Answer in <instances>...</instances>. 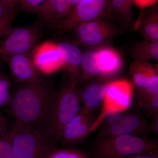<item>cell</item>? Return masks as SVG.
<instances>
[{
	"instance_id": "1",
	"label": "cell",
	"mask_w": 158,
	"mask_h": 158,
	"mask_svg": "<svg viewBox=\"0 0 158 158\" xmlns=\"http://www.w3.org/2000/svg\"><path fill=\"white\" fill-rule=\"evenodd\" d=\"M56 93L40 79L20 84L12 92L11 102L5 110L15 123L50 130Z\"/></svg>"
},
{
	"instance_id": "2",
	"label": "cell",
	"mask_w": 158,
	"mask_h": 158,
	"mask_svg": "<svg viewBox=\"0 0 158 158\" xmlns=\"http://www.w3.org/2000/svg\"><path fill=\"white\" fill-rule=\"evenodd\" d=\"M14 158H48L58 144L50 130L14 123L10 128Z\"/></svg>"
},
{
	"instance_id": "3",
	"label": "cell",
	"mask_w": 158,
	"mask_h": 158,
	"mask_svg": "<svg viewBox=\"0 0 158 158\" xmlns=\"http://www.w3.org/2000/svg\"><path fill=\"white\" fill-rule=\"evenodd\" d=\"M157 142L146 137L123 135L100 136L94 145V158H121L127 156L156 153Z\"/></svg>"
},
{
	"instance_id": "4",
	"label": "cell",
	"mask_w": 158,
	"mask_h": 158,
	"mask_svg": "<svg viewBox=\"0 0 158 158\" xmlns=\"http://www.w3.org/2000/svg\"><path fill=\"white\" fill-rule=\"evenodd\" d=\"M76 84L68 81L57 92L50 127L52 135L60 143L62 130L81 108V92Z\"/></svg>"
},
{
	"instance_id": "5",
	"label": "cell",
	"mask_w": 158,
	"mask_h": 158,
	"mask_svg": "<svg viewBox=\"0 0 158 158\" xmlns=\"http://www.w3.org/2000/svg\"><path fill=\"white\" fill-rule=\"evenodd\" d=\"M40 28L37 23L27 27L11 28L0 44V56L3 58L17 54L30 55L36 46Z\"/></svg>"
},
{
	"instance_id": "6",
	"label": "cell",
	"mask_w": 158,
	"mask_h": 158,
	"mask_svg": "<svg viewBox=\"0 0 158 158\" xmlns=\"http://www.w3.org/2000/svg\"><path fill=\"white\" fill-rule=\"evenodd\" d=\"M133 89V83L126 80H115L107 83L101 114L94 123L90 132L97 128L108 112L116 110L124 112L129 108L132 100Z\"/></svg>"
},
{
	"instance_id": "7",
	"label": "cell",
	"mask_w": 158,
	"mask_h": 158,
	"mask_svg": "<svg viewBox=\"0 0 158 158\" xmlns=\"http://www.w3.org/2000/svg\"><path fill=\"white\" fill-rule=\"evenodd\" d=\"M108 3V0H80L58 28L62 32H68L83 23L100 18L106 13Z\"/></svg>"
},
{
	"instance_id": "8",
	"label": "cell",
	"mask_w": 158,
	"mask_h": 158,
	"mask_svg": "<svg viewBox=\"0 0 158 158\" xmlns=\"http://www.w3.org/2000/svg\"><path fill=\"white\" fill-rule=\"evenodd\" d=\"M93 110L85 106L69 122L62 130L60 144L63 146L81 141L90 134V128L95 121Z\"/></svg>"
},
{
	"instance_id": "9",
	"label": "cell",
	"mask_w": 158,
	"mask_h": 158,
	"mask_svg": "<svg viewBox=\"0 0 158 158\" xmlns=\"http://www.w3.org/2000/svg\"><path fill=\"white\" fill-rule=\"evenodd\" d=\"M32 59L40 72L51 74L64 66L58 44L46 41L35 47L32 52Z\"/></svg>"
},
{
	"instance_id": "10",
	"label": "cell",
	"mask_w": 158,
	"mask_h": 158,
	"mask_svg": "<svg viewBox=\"0 0 158 158\" xmlns=\"http://www.w3.org/2000/svg\"><path fill=\"white\" fill-rule=\"evenodd\" d=\"M146 121L137 114H123L115 123L105 126L101 136H115L123 135L146 137L149 133Z\"/></svg>"
},
{
	"instance_id": "11",
	"label": "cell",
	"mask_w": 158,
	"mask_h": 158,
	"mask_svg": "<svg viewBox=\"0 0 158 158\" xmlns=\"http://www.w3.org/2000/svg\"><path fill=\"white\" fill-rule=\"evenodd\" d=\"M12 77L19 84L32 83L40 80V72L29 55L17 54L3 58Z\"/></svg>"
},
{
	"instance_id": "12",
	"label": "cell",
	"mask_w": 158,
	"mask_h": 158,
	"mask_svg": "<svg viewBox=\"0 0 158 158\" xmlns=\"http://www.w3.org/2000/svg\"><path fill=\"white\" fill-rule=\"evenodd\" d=\"M79 38L86 45H98L115 33L114 28L100 18L83 23L75 29Z\"/></svg>"
},
{
	"instance_id": "13",
	"label": "cell",
	"mask_w": 158,
	"mask_h": 158,
	"mask_svg": "<svg viewBox=\"0 0 158 158\" xmlns=\"http://www.w3.org/2000/svg\"><path fill=\"white\" fill-rule=\"evenodd\" d=\"M64 66L68 72L69 81L77 84L81 78L82 54L80 49L74 44L68 42L58 44Z\"/></svg>"
},
{
	"instance_id": "14",
	"label": "cell",
	"mask_w": 158,
	"mask_h": 158,
	"mask_svg": "<svg viewBox=\"0 0 158 158\" xmlns=\"http://www.w3.org/2000/svg\"><path fill=\"white\" fill-rule=\"evenodd\" d=\"M49 25L59 26L69 14L67 0H46L35 12Z\"/></svg>"
},
{
	"instance_id": "15",
	"label": "cell",
	"mask_w": 158,
	"mask_h": 158,
	"mask_svg": "<svg viewBox=\"0 0 158 158\" xmlns=\"http://www.w3.org/2000/svg\"><path fill=\"white\" fill-rule=\"evenodd\" d=\"M130 71L133 83L139 89H144L158 84L157 70L146 61L136 60Z\"/></svg>"
},
{
	"instance_id": "16",
	"label": "cell",
	"mask_w": 158,
	"mask_h": 158,
	"mask_svg": "<svg viewBox=\"0 0 158 158\" xmlns=\"http://www.w3.org/2000/svg\"><path fill=\"white\" fill-rule=\"evenodd\" d=\"M97 62L99 76L110 77L121 70L122 60L118 52L113 49L104 48L97 50Z\"/></svg>"
},
{
	"instance_id": "17",
	"label": "cell",
	"mask_w": 158,
	"mask_h": 158,
	"mask_svg": "<svg viewBox=\"0 0 158 158\" xmlns=\"http://www.w3.org/2000/svg\"><path fill=\"white\" fill-rule=\"evenodd\" d=\"M107 89V84L96 83L87 85L81 92L85 107L93 110L102 104Z\"/></svg>"
},
{
	"instance_id": "18",
	"label": "cell",
	"mask_w": 158,
	"mask_h": 158,
	"mask_svg": "<svg viewBox=\"0 0 158 158\" xmlns=\"http://www.w3.org/2000/svg\"><path fill=\"white\" fill-rule=\"evenodd\" d=\"M139 99L142 108L151 116L158 115V84L139 89Z\"/></svg>"
},
{
	"instance_id": "19",
	"label": "cell",
	"mask_w": 158,
	"mask_h": 158,
	"mask_svg": "<svg viewBox=\"0 0 158 158\" xmlns=\"http://www.w3.org/2000/svg\"><path fill=\"white\" fill-rule=\"evenodd\" d=\"M132 0H108L105 15L128 21L131 15Z\"/></svg>"
},
{
	"instance_id": "20",
	"label": "cell",
	"mask_w": 158,
	"mask_h": 158,
	"mask_svg": "<svg viewBox=\"0 0 158 158\" xmlns=\"http://www.w3.org/2000/svg\"><path fill=\"white\" fill-rule=\"evenodd\" d=\"M97 51L90 49L82 54L81 78L100 75L98 65Z\"/></svg>"
},
{
	"instance_id": "21",
	"label": "cell",
	"mask_w": 158,
	"mask_h": 158,
	"mask_svg": "<svg viewBox=\"0 0 158 158\" xmlns=\"http://www.w3.org/2000/svg\"><path fill=\"white\" fill-rule=\"evenodd\" d=\"M134 55L138 60L145 61L148 59H158V40L146 42L138 45L134 52Z\"/></svg>"
},
{
	"instance_id": "22",
	"label": "cell",
	"mask_w": 158,
	"mask_h": 158,
	"mask_svg": "<svg viewBox=\"0 0 158 158\" xmlns=\"http://www.w3.org/2000/svg\"><path fill=\"white\" fill-rule=\"evenodd\" d=\"M158 14L156 9H152L144 21L143 27L144 35L151 41L158 40Z\"/></svg>"
},
{
	"instance_id": "23",
	"label": "cell",
	"mask_w": 158,
	"mask_h": 158,
	"mask_svg": "<svg viewBox=\"0 0 158 158\" xmlns=\"http://www.w3.org/2000/svg\"><path fill=\"white\" fill-rule=\"evenodd\" d=\"M11 83L9 77L0 69V110L9 106L12 98Z\"/></svg>"
},
{
	"instance_id": "24",
	"label": "cell",
	"mask_w": 158,
	"mask_h": 158,
	"mask_svg": "<svg viewBox=\"0 0 158 158\" xmlns=\"http://www.w3.org/2000/svg\"><path fill=\"white\" fill-rule=\"evenodd\" d=\"M0 158H14L11 145L10 130L0 136Z\"/></svg>"
},
{
	"instance_id": "25",
	"label": "cell",
	"mask_w": 158,
	"mask_h": 158,
	"mask_svg": "<svg viewBox=\"0 0 158 158\" xmlns=\"http://www.w3.org/2000/svg\"><path fill=\"white\" fill-rule=\"evenodd\" d=\"M46 0H21L19 7L23 11L34 13Z\"/></svg>"
},
{
	"instance_id": "26",
	"label": "cell",
	"mask_w": 158,
	"mask_h": 158,
	"mask_svg": "<svg viewBox=\"0 0 158 158\" xmlns=\"http://www.w3.org/2000/svg\"><path fill=\"white\" fill-rule=\"evenodd\" d=\"M15 10L11 9L0 0V22L15 17Z\"/></svg>"
},
{
	"instance_id": "27",
	"label": "cell",
	"mask_w": 158,
	"mask_h": 158,
	"mask_svg": "<svg viewBox=\"0 0 158 158\" xmlns=\"http://www.w3.org/2000/svg\"><path fill=\"white\" fill-rule=\"evenodd\" d=\"M14 18H11L0 22V39L6 35L11 29Z\"/></svg>"
},
{
	"instance_id": "28",
	"label": "cell",
	"mask_w": 158,
	"mask_h": 158,
	"mask_svg": "<svg viewBox=\"0 0 158 158\" xmlns=\"http://www.w3.org/2000/svg\"><path fill=\"white\" fill-rule=\"evenodd\" d=\"M10 130L9 121L2 113L0 112V136L8 132Z\"/></svg>"
},
{
	"instance_id": "29",
	"label": "cell",
	"mask_w": 158,
	"mask_h": 158,
	"mask_svg": "<svg viewBox=\"0 0 158 158\" xmlns=\"http://www.w3.org/2000/svg\"><path fill=\"white\" fill-rule=\"evenodd\" d=\"M133 2L141 8H144L154 5L157 0H132Z\"/></svg>"
},
{
	"instance_id": "30",
	"label": "cell",
	"mask_w": 158,
	"mask_h": 158,
	"mask_svg": "<svg viewBox=\"0 0 158 158\" xmlns=\"http://www.w3.org/2000/svg\"><path fill=\"white\" fill-rule=\"evenodd\" d=\"M121 158H158L156 153H144L127 156Z\"/></svg>"
},
{
	"instance_id": "31",
	"label": "cell",
	"mask_w": 158,
	"mask_h": 158,
	"mask_svg": "<svg viewBox=\"0 0 158 158\" xmlns=\"http://www.w3.org/2000/svg\"><path fill=\"white\" fill-rule=\"evenodd\" d=\"M3 2L9 6L11 9L15 10V8L19 6L21 0H1Z\"/></svg>"
},
{
	"instance_id": "32",
	"label": "cell",
	"mask_w": 158,
	"mask_h": 158,
	"mask_svg": "<svg viewBox=\"0 0 158 158\" xmlns=\"http://www.w3.org/2000/svg\"><path fill=\"white\" fill-rule=\"evenodd\" d=\"M154 116V120L153 123L151 127H149V131H152L157 132L158 131V115Z\"/></svg>"
},
{
	"instance_id": "33",
	"label": "cell",
	"mask_w": 158,
	"mask_h": 158,
	"mask_svg": "<svg viewBox=\"0 0 158 158\" xmlns=\"http://www.w3.org/2000/svg\"><path fill=\"white\" fill-rule=\"evenodd\" d=\"M67 2H68L69 11V14L72 10L76 6L80 0H67Z\"/></svg>"
},
{
	"instance_id": "34",
	"label": "cell",
	"mask_w": 158,
	"mask_h": 158,
	"mask_svg": "<svg viewBox=\"0 0 158 158\" xmlns=\"http://www.w3.org/2000/svg\"><path fill=\"white\" fill-rule=\"evenodd\" d=\"M1 68V62H0V69Z\"/></svg>"
},
{
	"instance_id": "35",
	"label": "cell",
	"mask_w": 158,
	"mask_h": 158,
	"mask_svg": "<svg viewBox=\"0 0 158 158\" xmlns=\"http://www.w3.org/2000/svg\"><path fill=\"white\" fill-rule=\"evenodd\" d=\"M0 56H1V55H0Z\"/></svg>"
}]
</instances>
